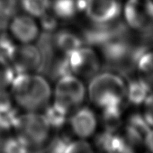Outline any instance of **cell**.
Here are the masks:
<instances>
[{
  "label": "cell",
  "mask_w": 153,
  "mask_h": 153,
  "mask_svg": "<svg viewBox=\"0 0 153 153\" xmlns=\"http://www.w3.org/2000/svg\"><path fill=\"white\" fill-rule=\"evenodd\" d=\"M121 1H123H123H124V0H121Z\"/></svg>",
  "instance_id": "cell-29"
},
{
  "label": "cell",
  "mask_w": 153,
  "mask_h": 153,
  "mask_svg": "<svg viewBox=\"0 0 153 153\" xmlns=\"http://www.w3.org/2000/svg\"><path fill=\"white\" fill-rule=\"evenodd\" d=\"M134 68L139 76L153 88V48L142 47L137 57Z\"/></svg>",
  "instance_id": "cell-15"
},
{
  "label": "cell",
  "mask_w": 153,
  "mask_h": 153,
  "mask_svg": "<svg viewBox=\"0 0 153 153\" xmlns=\"http://www.w3.org/2000/svg\"><path fill=\"white\" fill-rule=\"evenodd\" d=\"M64 153H94V150L88 142L84 140H79L70 141Z\"/></svg>",
  "instance_id": "cell-26"
},
{
  "label": "cell",
  "mask_w": 153,
  "mask_h": 153,
  "mask_svg": "<svg viewBox=\"0 0 153 153\" xmlns=\"http://www.w3.org/2000/svg\"><path fill=\"white\" fill-rule=\"evenodd\" d=\"M22 12L40 18L50 9V0H21Z\"/></svg>",
  "instance_id": "cell-19"
},
{
  "label": "cell",
  "mask_w": 153,
  "mask_h": 153,
  "mask_svg": "<svg viewBox=\"0 0 153 153\" xmlns=\"http://www.w3.org/2000/svg\"><path fill=\"white\" fill-rule=\"evenodd\" d=\"M97 122L94 111L88 106L76 109L69 119V124L73 132L81 138H88L95 132Z\"/></svg>",
  "instance_id": "cell-11"
},
{
  "label": "cell",
  "mask_w": 153,
  "mask_h": 153,
  "mask_svg": "<svg viewBox=\"0 0 153 153\" xmlns=\"http://www.w3.org/2000/svg\"><path fill=\"white\" fill-rule=\"evenodd\" d=\"M22 12L21 0H0V17L10 19Z\"/></svg>",
  "instance_id": "cell-24"
},
{
  "label": "cell",
  "mask_w": 153,
  "mask_h": 153,
  "mask_svg": "<svg viewBox=\"0 0 153 153\" xmlns=\"http://www.w3.org/2000/svg\"><path fill=\"white\" fill-rule=\"evenodd\" d=\"M121 0H82V11L88 21L96 25H110L122 16Z\"/></svg>",
  "instance_id": "cell-6"
},
{
  "label": "cell",
  "mask_w": 153,
  "mask_h": 153,
  "mask_svg": "<svg viewBox=\"0 0 153 153\" xmlns=\"http://www.w3.org/2000/svg\"><path fill=\"white\" fill-rule=\"evenodd\" d=\"M17 43L12 39L9 33L7 32H0V58L11 59L14 55Z\"/></svg>",
  "instance_id": "cell-23"
},
{
  "label": "cell",
  "mask_w": 153,
  "mask_h": 153,
  "mask_svg": "<svg viewBox=\"0 0 153 153\" xmlns=\"http://www.w3.org/2000/svg\"><path fill=\"white\" fill-rule=\"evenodd\" d=\"M42 31L46 33H54L58 30L59 20L49 10L40 18H38Z\"/></svg>",
  "instance_id": "cell-25"
},
{
  "label": "cell",
  "mask_w": 153,
  "mask_h": 153,
  "mask_svg": "<svg viewBox=\"0 0 153 153\" xmlns=\"http://www.w3.org/2000/svg\"><path fill=\"white\" fill-rule=\"evenodd\" d=\"M122 16L128 29L146 33L153 28V0H124Z\"/></svg>",
  "instance_id": "cell-4"
},
{
  "label": "cell",
  "mask_w": 153,
  "mask_h": 153,
  "mask_svg": "<svg viewBox=\"0 0 153 153\" xmlns=\"http://www.w3.org/2000/svg\"><path fill=\"white\" fill-rule=\"evenodd\" d=\"M43 114L46 117L51 128L58 130L64 126L67 122V116L68 114L52 103L51 105L49 104L45 107Z\"/></svg>",
  "instance_id": "cell-17"
},
{
  "label": "cell",
  "mask_w": 153,
  "mask_h": 153,
  "mask_svg": "<svg viewBox=\"0 0 153 153\" xmlns=\"http://www.w3.org/2000/svg\"><path fill=\"white\" fill-rule=\"evenodd\" d=\"M9 92L16 105L25 112L44 110L52 95L50 82L37 72L16 74Z\"/></svg>",
  "instance_id": "cell-1"
},
{
  "label": "cell",
  "mask_w": 153,
  "mask_h": 153,
  "mask_svg": "<svg viewBox=\"0 0 153 153\" xmlns=\"http://www.w3.org/2000/svg\"><path fill=\"white\" fill-rule=\"evenodd\" d=\"M16 74L37 72L42 65L41 51L32 44H18L10 59Z\"/></svg>",
  "instance_id": "cell-9"
},
{
  "label": "cell",
  "mask_w": 153,
  "mask_h": 153,
  "mask_svg": "<svg viewBox=\"0 0 153 153\" xmlns=\"http://www.w3.org/2000/svg\"><path fill=\"white\" fill-rule=\"evenodd\" d=\"M16 130L26 140L29 148H39L46 144L51 126L43 114L26 112L20 114Z\"/></svg>",
  "instance_id": "cell-5"
},
{
  "label": "cell",
  "mask_w": 153,
  "mask_h": 153,
  "mask_svg": "<svg viewBox=\"0 0 153 153\" xmlns=\"http://www.w3.org/2000/svg\"><path fill=\"white\" fill-rule=\"evenodd\" d=\"M82 0H50V11L59 21H69L81 14Z\"/></svg>",
  "instance_id": "cell-14"
},
{
  "label": "cell",
  "mask_w": 153,
  "mask_h": 153,
  "mask_svg": "<svg viewBox=\"0 0 153 153\" xmlns=\"http://www.w3.org/2000/svg\"><path fill=\"white\" fill-rule=\"evenodd\" d=\"M16 75L11 61L7 59L0 58V90H8Z\"/></svg>",
  "instance_id": "cell-21"
},
{
  "label": "cell",
  "mask_w": 153,
  "mask_h": 153,
  "mask_svg": "<svg viewBox=\"0 0 153 153\" xmlns=\"http://www.w3.org/2000/svg\"><path fill=\"white\" fill-rule=\"evenodd\" d=\"M152 131L153 128L149 124L144 115L135 113L128 118L124 136L134 148H138L146 144Z\"/></svg>",
  "instance_id": "cell-10"
},
{
  "label": "cell",
  "mask_w": 153,
  "mask_h": 153,
  "mask_svg": "<svg viewBox=\"0 0 153 153\" xmlns=\"http://www.w3.org/2000/svg\"><path fill=\"white\" fill-rule=\"evenodd\" d=\"M152 92V87L140 76L127 80L126 102L134 106L141 105Z\"/></svg>",
  "instance_id": "cell-12"
},
{
  "label": "cell",
  "mask_w": 153,
  "mask_h": 153,
  "mask_svg": "<svg viewBox=\"0 0 153 153\" xmlns=\"http://www.w3.org/2000/svg\"><path fill=\"white\" fill-rule=\"evenodd\" d=\"M70 142V138L67 134L55 136L43 147V153H64L67 146Z\"/></svg>",
  "instance_id": "cell-22"
},
{
  "label": "cell",
  "mask_w": 153,
  "mask_h": 153,
  "mask_svg": "<svg viewBox=\"0 0 153 153\" xmlns=\"http://www.w3.org/2000/svg\"><path fill=\"white\" fill-rule=\"evenodd\" d=\"M87 95L84 82L73 74L58 79L53 91V103L68 114L80 107Z\"/></svg>",
  "instance_id": "cell-3"
},
{
  "label": "cell",
  "mask_w": 153,
  "mask_h": 153,
  "mask_svg": "<svg viewBox=\"0 0 153 153\" xmlns=\"http://www.w3.org/2000/svg\"><path fill=\"white\" fill-rule=\"evenodd\" d=\"M67 57L71 73L80 79L92 78L98 73L103 62L96 49L86 44L67 55Z\"/></svg>",
  "instance_id": "cell-7"
},
{
  "label": "cell",
  "mask_w": 153,
  "mask_h": 153,
  "mask_svg": "<svg viewBox=\"0 0 153 153\" xmlns=\"http://www.w3.org/2000/svg\"><path fill=\"white\" fill-rule=\"evenodd\" d=\"M123 106L107 107L102 109V123L105 131H117L122 125Z\"/></svg>",
  "instance_id": "cell-16"
},
{
  "label": "cell",
  "mask_w": 153,
  "mask_h": 153,
  "mask_svg": "<svg viewBox=\"0 0 153 153\" xmlns=\"http://www.w3.org/2000/svg\"><path fill=\"white\" fill-rule=\"evenodd\" d=\"M7 33L17 44L34 43L42 33L37 18L20 12L8 20Z\"/></svg>",
  "instance_id": "cell-8"
},
{
  "label": "cell",
  "mask_w": 153,
  "mask_h": 153,
  "mask_svg": "<svg viewBox=\"0 0 153 153\" xmlns=\"http://www.w3.org/2000/svg\"><path fill=\"white\" fill-rule=\"evenodd\" d=\"M28 143L19 134L15 137H10L7 140H0L1 153H28Z\"/></svg>",
  "instance_id": "cell-18"
},
{
  "label": "cell",
  "mask_w": 153,
  "mask_h": 153,
  "mask_svg": "<svg viewBox=\"0 0 153 153\" xmlns=\"http://www.w3.org/2000/svg\"><path fill=\"white\" fill-rule=\"evenodd\" d=\"M145 146L149 149L150 153H153V131L151 132L149 139L147 140V142H146Z\"/></svg>",
  "instance_id": "cell-28"
},
{
  "label": "cell",
  "mask_w": 153,
  "mask_h": 153,
  "mask_svg": "<svg viewBox=\"0 0 153 153\" xmlns=\"http://www.w3.org/2000/svg\"><path fill=\"white\" fill-rule=\"evenodd\" d=\"M54 45L60 55H68L85 45V42L81 33H75L68 29H61L56 31Z\"/></svg>",
  "instance_id": "cell-13"
},
{
  "label": "cell",
  "mask_w": 153,
  "mask_h": 153,
  "mask_svg": "<svg viewBox=\"0 0 153 153\" xmlns=\"http://www.w3.org/2000/svg\"><path fill=\"white\" fill-rule=\"evenodd\" d=\"M127 80L115 71H104L92 76L87 93L90 102L98 108L124 106Z\"/></svg>",
  "instance_id": "cell-2"
},
{
  "label": "cell",
  "mask_w": 153,
  "mask_h": 153,
  "mask_svg": "<svg viewBox=\"0 0 153 153\" xmlns=\"http://www.w3.org/2000/svg\"><path fill=\"white\" fill-rule=\"evenodd\" d=\"M19 117L20 114L15 105L8 108H0V131L16 129Z\"/></svg>",
  "instance_id": "cell-20"
},
{
  "label": "cell",
  "mask_w": 153,
  "mask_h": 153,
  "mask_svg": "<svg viewBox=\"0 0 153 153\" xmlns=\"http://www.w3.org/2000/svg\"><path fill=\"white\" fill-rule=\"evenodd\" d=\"M144 105V114H142L149 123V124L153 128V90L146 99Z\"/></svg>",
  "instance_id": "cell-27"
}]
</instances>
